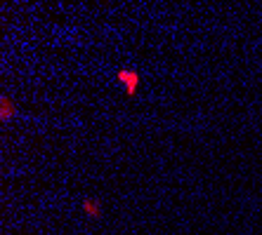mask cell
I'll return each instance as SVG.
<instances>
[{
	"mask_svg": "<svg viewBox=\"0 0 262 235\" xmlns=\"http://www.w3.org/2000/svg\"><path fill=\"white\" fill-rule=\"evenodd\" d=\"M118 83L125 87L128 94H135L137 87H140V75H137L135 71H125V68H123V71H118Z\"/></svg>",
	"mask_w": 262,
	"mask_h": 235,
	"instance_id": "6da1fadb",
	"label": "cell"
},
{
	"mask_svg": "<svg viewBox=\"0 0 262 235\" xmlns=\"http://www.w3.org/2000/svg\"><path fill=\"white\" fill-rule=\"evenodd\" d=\"M83 210L88 212V217H99V205L95 202V200H83Z\"/></svg>",
	"mask_w": 262,
	"mask_h": 235,
	"instance_id": "7a4b0ae2",
	"label": "cell"
}]
</instances>
